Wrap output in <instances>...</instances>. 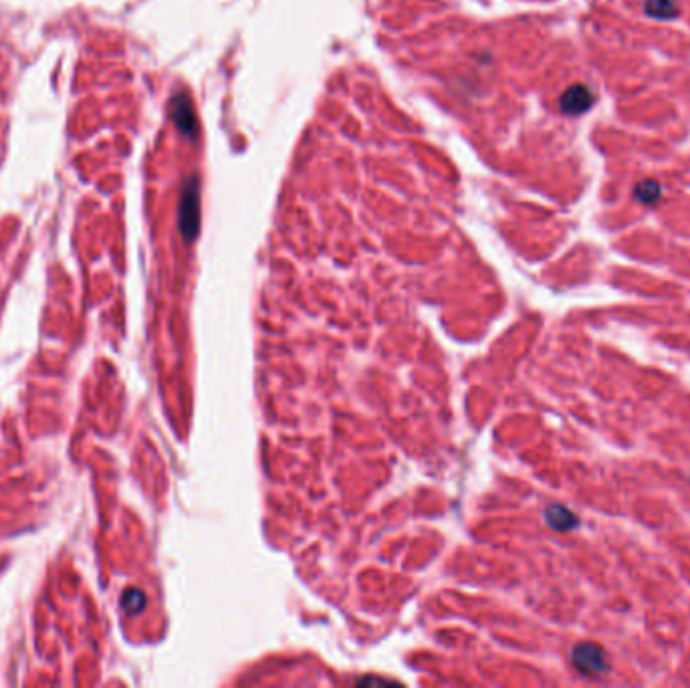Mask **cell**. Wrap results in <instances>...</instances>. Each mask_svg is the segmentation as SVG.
Masks as SVG:
<instances>
[{
  "instance_id": "cell-1",
  "label": "cell",
  "mask_w": 690,
  "mask_h": 688,
  "mask_svg": "<svg viewBox=\"0 0 690 688\" xmlns=\"http://www.w3.org/2000/svg\"><path fill=\"white\" fill-rule=\"evenodd\" d=\"M200 224V184L198 178L190 176L184 184L182 198H180V232L190 243L194 241Z\"/></svg>"
},
{
  "instance_id": "cell-7",
  "label": "cell",
  "mask_w": 690,
  "mask_h": 688,
  "mask_svg": "<svg viewBox=\"0 0 690 688\" xmlns=\"http://www.w3.org/2000/svg\"><path fill=\"white\" fill-rule=\"evenodd\" d=\"M634 196H636V200L644 202V204H654L662 196V186L654 180H644L636 186Z\"/></svg>"
},
{
  "instance_id": "cell-3",
  "label": "cell",
  "mask_w": 690,
  "mask_h": 688,
  "mask_svg": "<svg viewBox=\"0 0 690 688\" xmlns=\"http://www.w3.org/2000/svg\"><path fill=\"white\" fill-rule=\"evenodd\" d=\"M594 101H596V97H594L591 89L585 85H571L561 95L559 107L566 115H582L594 106Z\"/></svg>"
},
{
  "instance_id": "cell-8",
  "label": "cell",
  "mask_w": 690,
  "mask_h": 688,
  "mask_svg": "<svg viewBox=\"0 0 690 688\" xmlns=\"http://www.w3.org/2000/svg\"><path fill=\"white\" fill-rule=\"evenodd\" d=\"M122 605H124L125 612L138 614V612H142L143 605H145V596H143L140 589H127L124 596H122Z\"/></svg>"
},
{
  "instance_id": "cell-6",
  "label": "cell",
  "mask_w": 690,
  "mask_h": 688,
  "mask_svg": "<svg viewBox=\"0 0 690 688\" xmlns=\"http://www.w3.org/2000/svg\"><path fill=\"white\" fill-rule=\"evenodd\" d=\"M646 15L658 20H673L680 15L676 0H644Z\"/></svg>"
},
{
  "instance_id": "cell-5",
  "label": "cell",
  "mask_w": 690,
  "mask_h": 688,
  "mask_svg": "<svg viewBox=\"0 0 690 688\" xmlns=\"http://www.w3.org/2000/svg\"><path fill=\"white\" fill-rule=\"evenodd\" d=\"M545 521L549 523V527L555 531H571L580 523L577 517L563 505H551L545 511Z\"/></svg>"
},
{
  "instance_id": "cell-4",
  "label": "cell",
  "mask_w": 690,
  "mask_h": 688,
  "mask_svg": "<svg viewBox=\"0 0 690 688\" xmlns=\"http://www.w3.org/2000/svg\"><path fill=\"white\" fill-rule=\"evenodd\" d=\"M172 117L174 122L180 127L182 134L194 138L196 134V120H194V111H192V106H190V99L186 95H176L172 99Z\"/></svg>"
},
{
  "instance_id": "cell-2",
  "label": "cell",
  "mask_w": 690,
  "mask_h": 688,
  "mask_svg": "<svg viewBox=\"0 0 690 688\" xmlns=\"http://www.w3.org/2000/svg\"><path fill=\"white\" fill-rule=\"evenodd\" d=\"M571 662L577 671L585 674V676H600L608 671L610 662H608V654L603 652L600 646L596 644H577L571 652Z\"/></svg>"
}]
</instances>
